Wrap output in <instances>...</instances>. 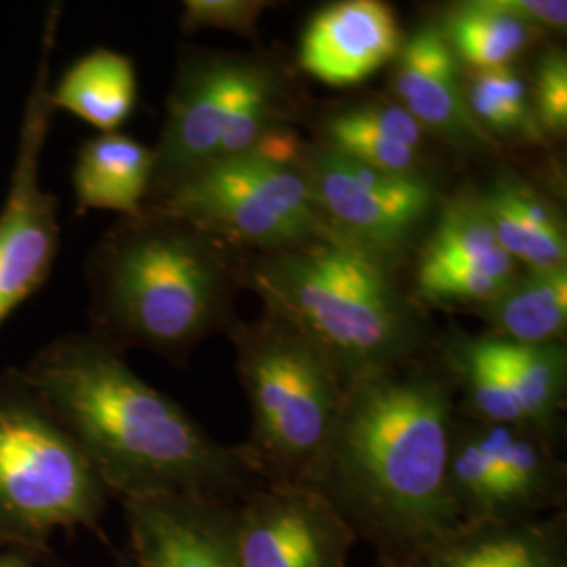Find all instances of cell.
Wrapping results in <instances>:
<instances>
[{"mask_svg":"<svg viewBox=\"0 0 567 567\" xmlns=\"http://www.w3.org/2000/svg\"><path fill=\"white\" fill-rule=\"evenodd\" d=\"M458 63L471 72L513 65L540 32L513 18L496 0H471L452 7L440 23Z\"/></svg>","mask_w":567,"mask_h":567,"instance_id":"cb8c5ba5","label":"cell"},{"mask_svg":"<svg viewBox=\"0 0 567 567\" xmlns=\"http://www.w3.org/2000/svg\"><path fill=\"white\" fill-rule=\"evenodd\" d=\"M471 425L498 471L507 519L566 511L567 471L555 452L557 440L526 425Z\"/></svg>","mask_w":567,"mask_h":567,"instance_id":"e0dca14e","label":"cell"},{"mask_svg":"<svg viewBox=\"0 0 567 567\" xmlns=\"http://www.w3.org/2000/svg\"><path fill=\"white\" fill-rule=\"evenodd\" d=\"M61 4L53 2L42 28L41 55L23 105L16 163L0 208V326L41 290L60 252V203L41 179L42 150L55 107L51 65Z\"/></svg>","mask_w":567,"mask_h":567,"instance_id":"9c48e42d","label":"cell"},{"mask_svg":"<svg viewBox=\"0 0 567 567\" xmlns=\"http://www.w3.org/2000/svg\"><path fill=\"white\" fill-rule=\"evenodd\" d=\"M431 140L395 102L343 105L322 122V147L393 175L429 177L426 150Z\"/></svg>","mask_w":567,"mask_h":567,"instance_id":"ac0fdd59","label":"cell"},{"mask_svg":"<svg viewBox=\"0 0 567 567\" xmlns=\"http://www.w3.org/2000/svg\"><path fill=\"white\" fill-rule=\"evenodd\" d=\"M456 416L442 362L423 358L351 381L299 484L337 508L379 564L404 567L461 526L447 489Z\"/></svg>","mask_w":567,"mask_h":567,"instance_id":"6da1fadb","label":"cell"},{"mask_svg":"<svg viewBox=\"0 0 567 567\" xmlns=\"http://www.w3.org/2000/svg\"><path fill=\"white\" fill-rule=\"evenodd\" d=\"M402 32L393 9L379 0H347L309 21L299 63L313 79L351 86L398 58Z\"/></svg>","mask_w":567,"mask_h":567,"instance_id":"9a60e30c","label":"cell"},{"mask_svg":"<svg viewBox=\"0 0 567 567\" xmlns=\"http://www.w3.org/2000/svg\"><path fill=\"white\" fill-rule=\"evenodd\" d=\"M91 328L124 351L182 364L206 337L234 326L240 271L231 250L194 225L143 208L122 217L86 259Z\"/></svg>","mask_w":567,"mask_h":567,"instance_id":"3957f363","label":"cell"},{"mask_svg":"<svg viewBox=\"0 0 567 567\" xmlns=\"http://www.w3.org/2000/svg\"><path fill=\"white\" fill-rule=\"evenodd\" d=\"M240 280L261 297L265 311L322 347L344 383L425 358L423 313L393 265L339 234L255 252Z\"/></svg>","mask_w":567,"mask_h":567,"instance_id":"277c9868","label":"cell"},{"mask_svg":"<svg viewBox=\"0 0 567 567\" xmlns=\"http://www.w3.org/2000/svg\"><path fill=\"white\" fill-rule=\"evenodd\" d=\"M135 567H236L234 503L196 496L121 501Z\"/></svg>","mask_w":567,"mask_h":567,"instance_id":"4fadbf2b","label":"cell"},{"mask_svg":"<svg viewBox=\"0 0 567 567\" xmlns=\"http://www.w3.org/2000/svg\"><path fill=\"white\" fill-rule=\"evenodd\" d=\"M231 248L271 252L334 236L303 166L243 154L206 164L145 203Z\"/></svg>","mask_w":567,"mask_h":567,"instance_id":"ba28073f","label":"cell"},{"mask_svg":"<svg viewBox=\"0 0 567 567\" xmlns=\"http://www.w3.org/2000/svg\"><path fill=\"white\" fill-rule=\"evenodd\" d=\"M154 177V147L122 133H102L82 143L72 171L79 213L112 210L142 215Z\"/></svg>","mask_w":567,"mask_h":567,"instance_id":"ffe728a7","label":"cell"},{"mask_svg":"<svg viewBox=\"0 0 567 567\" xmlns=\"http://www.w3.org/2000/svg\"><path fill=\"white\" fill-rule=\"evenodd\" d=\"M355 532L301 484H261L231 508L236 567H349Z\"/></svg>","mask_w":567,"mask_h":567,"instance_id":"8fae6325","label":"cell"},{"mask_svg":"<svg viewBox=\"0 0 567 567\" xmlns=\"http://www.w3.org/2000/svg\"><path fill=\"white\" fill-rule=\"evenodd\" d=\"M231 332L252 414L244 450L267 484H299L324 446L347 383L322 347L269 311Z\"/></svg>","mask_w":567,"mask_h":567,"instance_id":"8992f818","label":"cell"},{"mask_svg":"<svg viewBox=\"0 0 567 567\" xmlns=\"http://www.w3.org/2000/svg\"><path fill=\"white\" fill-rule=\"evenodd\" d=\"M269 7L271 2L265 0H185L182 28L185 32L225 30L252 39L257 21Z\"/></svg>","mask_w":567,"mask_h":567,"instance_id":"4316f807","label":"cell"},{"mask_svg":"<svg viewBox=\"0 0 567 567\" xmlns=\"http://www.w3.org/2000/svg\"><path fill=\"white\" fill-rule=\"evenodd\" d=\"M303 168L328 225L391 265L425 240L444 203L431 177L385 173L322 145L307 150Z\"/></svg>","mask_w":567,"mask_h":567,"instance_id":"30bf717a","label":"cell"},{"mask_svg":"<svg viewBox=\"0 0 567 567\" xmlns=\"http://www.w3.org/2000/svg\"><path fill=\"white\" fill-rule=\"evenodd\" d=\"M463 84L471 116L492 140L498 137L534 145L547 142L536 121L529 82L517 68L505 65L471 72Z\"/></svg>","mask_w":567,"mask_h":567,"instance_id":"d4e9b609","label":"cell"},{"mask_svg":"<svg viewBox=\"0 0 567 567\" xmlns=\"http://www.w3.org/2000/svg\"><path fill=\"white\" fill-rule=\"evenodd\" d=\"M374 567H389V566H385V564H379V561H377V566Z\"/></svg>","mask_w":567,"mask_h":567,"instance_id":"f546056e","label":"cell"},{"mask_svg":"<svg viewBox=\"0 0 567 567\" xmlns=\"http://www.w3.org/2000/svg\"><path fill=\"white\" fill-rule=\"evenodd\" d=\"M0 567H34L32 561L25 557V553L20 550H9L0 548Z\"/></svg>","mask_w":567,"mask_h":567,"instance_id":"f1b7e54d","label":"cell"},{"mask_svg":"<svg viewBox=\"0 0 567 567\" xmlns=\"http://www.w3.org/2000/svg\"><path fill=\"white\" fill-rule=\"evenodd\" d=\"M536 121L545 137L564 140L567 133V55L559 47H548L540 55L529 84Z\"/></svg>","mask_w":567,"mask_h":567,"instance_id":"484cf974","label":"cell"},{"mask_svg":"<svg viewBox=\"0 0 567 567\" xmlns=\"http://www.w3.org/2000/svg\"><path fill=\"white\" fill-rule=\"evenodd\" d=\"M292 114V91L274 61L189 51L179 60L150 198L206 164L243 156Z\"/></svg>","mask_w":567,"mask_h":567,"instance_id":"52a82bcc","label":"cell"},{"mask_svg":"<svg viewBox=\"0 0 567 567\" xmlns=\"http://www.w3.org/2000/svg\"><path fill=\"white\" fill-rule=\"evenodd\" d=\"M487 341L511 379L527 426L557 440L566 410V343H515L494 334Z\"/></svg>","mask_w":567,"mask_h":567,"instance_id":"603a6c76","label":"cell"},{"mask_svg":"<svg viewBox=\"0 0 567 567\" xmlns=\"http://www.w3.org/2000/svg\"><path fill=\"white\" fill-rule=\"evenodd\" d=\"M393 61L395 103L431 137L473 152L494 145V140L468 112L461 63L440 23L425 21L412 30Z\"/></svg>","mask_w":567,"mask_h":567,"instance_id":"5bb4252c","label":"cell"},{"mask_svg":"<svg viewBox=\"0 0 567 567\" xmlns=\"http://www.w3.org/2000/svg\"><path fill=\"white\" fill-rule=\"evenodd\" d=\"M522 267L501 246L477 192L444 200L426 231L416 264V305L480 307L519 276Z\"/></svg>","mask_w":567,"mask_h":567,"instance_id":"7c38bea8","label":"cell"},{"mask_svg":"<svg viewBox=\"0 0 567 567\" xmlns=\"http://www.w3.org/2000/svg\"><path fill=\"white\" fill-rule=\"evenodd\" d=\"M513 18L536 32H566L567 2L564 0H496Z\"/></svg>","mask_w":567,"mask_h":567,"instance_id":"83f0119b","label":"cell"},{"mask_svg":"<svg viewBox=\"0 0 567 567\" xmlns=\"http://www.w3.org/2000/svg\"><path fill=\"white\" fill-rule=\"evenodd\" d=\"M51 103L102 133H118L137 103L135 63L118 51L93 49L51 84Z\"/></svg>","mask_w":567,"mask_h":567,"instance_id":"44dd1931","label":"cell"},{"mask_svg":"<svg viewBox=\"0 0 567 567\" xmlns=\"http://www.w3.org/2000/svg\"><path fill=\"white\" fill-rule=\"evenodd\" d=\"M475 309L489 326L487 334L515 343H564L567 267L522 269L505 290Z\"/></svg>","mask_w":567,"mask_h":567,"instance_id":"7402d4cb","label":"cell"},{"mask_svg":"<svg viewBox=\"0 0 567 567\" xmlns=\"http://www.w3.org/2000/svg\"><path fill=\"white\" fill-rule=\"evenodd\" d=\"M477 194L498 243L519 267H567L566 221L536 187L505 171Z\"/></svg>","mask_w":567,"mask_h":567,"instance_id":"d6986e66","label":"cell"},{"mask_svg":"<svg viewBox=\"0 0 567 567\" xmlns=\"http://www.w3.org/2000/svg\"><path fill=\"white\" fill-rule=\"evenodd\" d=\"M404 567H567V513L461 524Z\"/></svg>","mask_w":567,"mask_h":567,"instance_id":"2e32d148","label":"cell"},{"mask_svg":"<svg viewBox=\"0 0 567 567\" xmlns=\"http://www.w3.org/2000/svg\"><path fill=\"white\" fill-rule=\"evenodd\" d=\"M112 496L236 503L267 484L244 446H224L187 410L147 385L93 332L44 344L21 368Z\"/></svg>","mask_w":567,"mask_h":567,"instance_id":"7a4b0ae2","label":"cell"},{"mask_svg":"<svg viewBox=\"0 0 567 567\" xmlns=\"http://www.w3.org/2000/svg\"><path fill=\"white\" fill-rule=\"evenodd\" d=\"M89 458L21 370L0 374V548L44 550L58 529L97 527L107 498Z\"/></svg>","mask_w":567,"mask_h":567,"instance_id":"5b68a950","label":"cell"}]
</instances>
